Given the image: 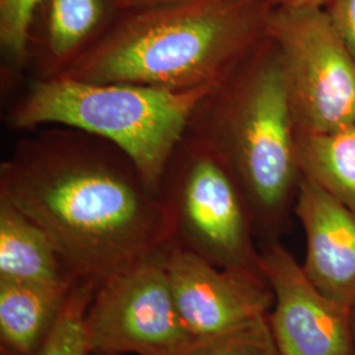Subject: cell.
<instances>
[{
  "label": "cell",
  "instance_id": "1",
  "mask_svg": "<svg viewBox=\"0 0 355 355\" xmlns=\"http://www.w3.org/2000/svg\"><path fill=\"white\" fill-rule=\"evenodd\" d=\"M0 196L36 221L78 280L99 287L174 243L165 203L116 145L38 128L0 165Z\"/></svg>",
  "mask_w": 355,
  "mask_h": 355
},
{
  "label": "cell",
  "instance_id": "2",
  "mask_svg": "<svg viewBox=\"0 0 355 355\" xmlns=\"http://www.w3.org/2000/svg\"><path fill=\"white\" fill-rule=\"evenodd\" d=\"M268 0H179L121 11L62 76L170 91L215 87L267 37Z\"/></svg>",
  "mask_w": 355,
  "mask_h": 355
},
{
  "label": "cell",
  "instance_id": "3",
  "mask_svg": "<svg viewBox=\"0 0 355 355\" xmlns=\"http://www.w3.org/2000/svg\"><path fill=\"white\" fill-rule=\"evenodd\" d=\"M187 132L205 142L239 182L261 248L280 241L291 225L303 177L283 62L271 38L204 95Z\"/></svg>",
  "mask_w": 355,
  "mask_h": 355
},
{
  "label": "cell",
  "instance_id": "4",
  "mask_svg": "<svg viewBox=\"0 0 355 355\" xmlns=\"http://www.w3.org/2000/svg\"><path fill=\"white\" fill-rule=\"evenodd\" d=\"M211 89L170 91L69 76L33 79L13 104L8 124L26 132L60 125L98 136L125 153L159 193L167 164Z\"/></svg>",
  "mask_w": 355,
  "mask_h": 355
},
{
  "label": "cell",
  "instance_id": "5",
  "mask_svg": "<svg viewBox=\"0 0 355 355\" xmlns=\"http://www.w3.org/2000/svg\"><path fill=\"white\" fill-rule=\"evenodd\" d=\"M174 243L221 268L262 270L250 208L232 171L189 132L159 186Z\"/></svg>",
  "mask_w": 355,
  "mask_h": 355
},
{
  "label": "cell",
  "instance_id": "6",
  "mask_svg": "<svg viewBox=\"0 0 355 355\" xmlns=\"http://www.w3.org/2000/svg\"><path fill=\"white\" fill-rule=\"evenodd\" d=\"M267 36L280 51L297 132L355 124V60L325 10L272 8Z\"/></svg>",
  "mask_w": 355,
  "mask_h": 355
},
{
  "label": "cell",
  "instance_id": "7",
  "mask_svg": "<svg viewBox=\"0 0 355 355\" xmlns=\"http://www.w3.org/2000/svg\"><path fill=\"white\" fill-rule=\"evenodd\" d=\"M165 254L95 290L86 313L91 355H180L196 341L178 311Z\"/></svg>",
  "mask_w": 355,
  "mask_h": 355
},
{
  "label": "cell",
  "instance_id": "8",
  "mask_svg": "<svg viewBox=\"0 0 355 355\" xmlns=\"http://www.w3.org/2000/svg\"><path fill=\"white\" fill-rule=\"evenodd\" d=\"M259 250L275 296L267 320L280 355H355L352 309L320 291L280 241Z\"/></svg>",
  "mask_w": 355,
  "mask_h": 355
},
{
  "label": "cell",
  "instance_id": "9",
  "mask_svg": "<svg viewBox=\"0 0 355 355\" xmlns=\"http://www.w3.org/2000/svg\"><path fill=\"white\" fill-rule=\"evenodd\" d=\"M165 266L180 318L196 340L267 316L275 302L262 270L221 268L175 243Z\"/></svg>",
  "mask_w": 355,
  "mask_h": 355
},
{
  "label": "cell",
  "instance_id": "10",
  "mask_svg": "<svg viewBox=\"0 0 355 355\" xmlns=\"http://www.w3.org/2000/svg\"><path fill=\"white\" fill-rule=\"evenodd\" d=\"M293 215L306 241L305 274L333 300L355 306V214L302 178Z\"/></svg>",
  "mask_w": 355,
  "mask_h": 355
},
{
  "label": "cell",
  "instance_id": "11",
  "mask_svg": "<svg viewBox=\"0 0 355 355\" xmlns=\"http://www.w3.org/2000/svg\"><path fill=\"white\" fill-rule=\"evenodd\" d=\"M120 13L116 0H38L29 26L26 70L35 79L64 76Z\"/></svg>",
  "mask_w": 355,
  "mask_h": 355
},
{
  "label": "cell",
  "instance_id": "12",
  "mask_svg": "<svg viewBox=\"0 0 355 355\" xmlns=\"http://www.w3.org/2000/svg\"><path fill=\"white\" fill-rule=\"evenodd\" d=\"M0 279L73 286L78 279L51 236L0 196Z\"/></svg>",
  "mask_w": 355,
  "mask_h": 355
},
{
  "label": "cell",
  "instance_id": "13",
  "mask_svg": "<svg viewBox=\"0 0 355 355\" xmlns=\"http://www.w3.org/2000/svg\"><path fill=\"white\" fill-rule=\"evenodd\" d=\"M73 286L0 279L1 354H37Z\"/></svg>",
  "mask_w": 355,
  "mask_h": 355
},
{
  "label": "cell",
  "instance_id": "14",
  "mask_svg": "<svg viewBox=\"0 0 355 355\" xmlns=\"http://www.w3.org/2000/svg\"><path fill=\"white\" fill-rule=\"evenodd\" d=\"M302 177L355 214V124L331 132H297Z\"/></svg>",
  "mask_w": 355,
  "mask_h": 355
},
{
  "label": "cell",
  "instance_id": "15",
  "mask_svg": "<svg viewBox=\"0 0 355 355\" xmlns=\"http://www.w3.org/2000/svg\"><path fill=\"white\" fill-rule=\"evenodd\" d=\"M96 288V284L91 282H76L49 337L36 355H91L86 313Z\"/></svg>",
  "mask_w": 355,
  "mask_h": 355
},
{
  "label": "cell",
  "instance_id": "16",
  "mask_svg": "<svg viewBox=\"0 0 355 355\" xmlns=\"http://www.w3.org/2000/svg\"><path fill=\"white\" fill-rule=\"evenodd\" d=\"M38 0H0L1 82L15 85L28 67V37Z\"/></svg>",
  "mask_w": 355,
  "mask_h": 355
},
{
  "label": "cell",
  "instance_id": "17",
  "mask_svg": "<svg viewBox=\"0 0 355 355\" xmlns=\"http://www.w3.org/2000/svg\"><path fill=\"white\" fill-rule=\"evenodd\" d=\"M180 355H280L267 316L215 337L196 340Z\"/></svg>",
  "mask_w": 355,
  "mask_h": 355
},
{
  "label": "cell",
  "instance_id": "18",
  "mask_svg": "<svg viewBox=\"0 0 355 355\" xmlns=\"http://www.w3.org/2000/svg\"><path fill=\"white\" fill-rule=\"evenodd\" d=\"M324 10L355 60V0H329Z\"/></svg>",
  "mask_w": 355,
  "mask_h": 355
},
{
  "label": "cell",
  "instance_id": "19",
  "mask_svg": "<svg viewBox=\"0 0 355 355\" xmlns=\"http://www.w3.org/2000/svg\"><path fill=\"white\" fill-rule=\"evenodd\" d=\"M174 1H179V0H116V3L121 11L152 8V7L164 6V4L174 3Z\"/></svg>",
  "mask_w": 355,
  "mask_h": 355
},
{
  "label": "cell",
  "instance_id": "20",
  "mask_svg": "<svg viewBox=\"0 0 355 355\" xmlns=\"http://www.w3.org/2000/svg\"><path fill=\"white\" fill-rule=\"evenodd\" d=\"M329 0H268L272 8L286 7V8H299V7H318L324 8Z\"/></svg>",
  "mask_w": 355,
  "mask_h": 355
},
{
  "label": "cell",
  "instance_id": "21",
  "mask_svg": "<svg viewBox=\"0 0 355 355\" xmlns=\"http://www.w3.org/2000/svg\"><path fill=\"white\" fill-rule=\"evenodd\" d=\"M352 328H353V336H354L355 343V306L352 309Z\"/></svg>",
  "mask_w": 355,
  "mask_h": 355
}]
</instances>
